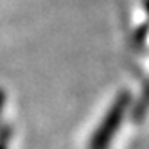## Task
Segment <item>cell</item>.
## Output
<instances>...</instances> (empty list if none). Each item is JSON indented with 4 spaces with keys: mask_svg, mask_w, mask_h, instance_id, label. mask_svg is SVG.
I'll use <instances>...</instances> for the list:
<instances>
[{
    "mask_svg": "<svg viewBox=\"0 0 149 149\" xmlns=\"http://www.w3.org/2000/svg\"><path fill=\"white\" fill-rule=\"evenodd\" d=\"M127 104H130V97H127L126 93H122L120 97H117V101L111 104V108L108 110L102 122L97 126V130L93 131L88 149H110L111 138L117 131V127H119V124L122 122V117L126 113Z\"/></svg>",
    "mask_w": 149,
    "mask_h": 149,
    "instance_id": "cell-1",
    "label": "cell"
},
{
    "mask_svg": "<svg viewBox=\"0 0 149 149\" xmlns=\"http://www.w3.org/2000/svg\"><path fill=\"white\" fill-rule=\"evenodd\" d=\"M9 138H11V130L4 127L0 131V149H9Z\"/></svg>",
    "mask_w": 149,
    "mask_h": 149,
    "instance_id": "cell-2",
    "label": "cell"
},
{
    "mask_svg": "<svg viewBox=\"0 0 149 149\" xmlns=\"http://www.w3.org/2000/svg\"><path fill=\"white\" fill-rule=\"evenodd\" d=\"M4 102H6V93L0 90V113H2V110H4Z\"/></svg>",
    "mask_w": 149,
    "mask_h": 149,
    "instance_id": "cell-3",
    "label": "cell"
},
{
    "mask_svg": "<svg viewBox=\"0 0 149 149\" xmlns=\"http://www.w3.org/2000/svg\"><path fill=\"white\" fill-rule=\"evenodd\" d=\"M146 7H147V9H149V2H147V4H146Z\"/></svg>",
    "mask_w": 149,
    "mask_h": 149,
    "instance_id": "cell-4",
    "label": "cell"
}]
</instances>
